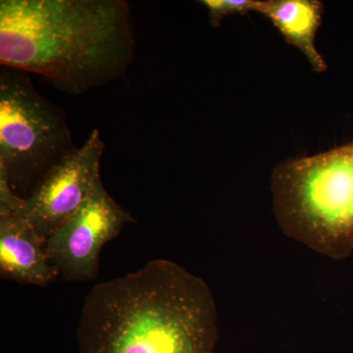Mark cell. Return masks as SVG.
<instances>
[{
	"label": "cell",
	"instance_id": "6da1fadb",
	"mask_svg": "<svg viewBox=\"0 0 353 353\" xmlns=\"http://www.w3.org/2000/svg\"><path fill=\"white\" fill-rule=\"evenodd\" d=\"M124 0H1L0 63L69 94L124 76L136 51Z\"/></svg>",
	"mask_w": 353,
	"mask_h": 353
},
{
	"label": "cell",
	"instance_id": "9c48e42d",
	"mask_svg": "<svg viewBox=\"0 0 353 353\" xmlns=\"http://www.w3.org/2000/svg\"><path fill=\"white\" fill-rule=\"evenodd\" d=\"M257 1L259 0H202L201 3L208 9L211 25L219 27L228 16L255 11Z\"/></svg>",
	"mask_w": 353,
	"mask_h": 353
},
{
	"label": "cell",
	"instance_id": "5b68a950",
	"mask_svg": "<svg viewBox=\"0 0 353 353\" xmlns=\"http://www.w3.org/2000/svg\"><path fill=\"white\" fill-rule=\"evenodd\" d=\"M132 222L99 178L85 203L46 240V255L64 280L94 281L102 248Z\"/></svg>",
	"mask_w": 353,
	"mask_h": 353
},
{
	"label": "cell",
	"instance_id": "7a4b0ae2",
	"mask_svg": "<svg viewBox=\"0 0 353 353\" xmlns=\"http://www.w3.org/2000/svg\"><path fill=\"white\" fill-rule=\"evenodd\" d=\"M217 336L208 285L165 259L94 285L77 332L78 353H213Z\"/></svg>",
	"mask_w": 353,
	"mask_h": 353
},
{
	"label": "cell",
	"instance_id": "52a82bcc",
	"mask_svg": "<svg viewBox=\"0 0 353 353\" xmlns=\"http://www.w3.org/2000/svg\"><path fill=\"white\" fill-rule=\"evenodd\" d=\"M24 199L0 206V274L20 284L44 285L59 273L50 263L43 240L21 212Z\"/></svg>",
	"mask_w": 353,
	"mask_h": 353
},
{
	"label": "cell",
	"instance_id": "3957f363",
	"mask_svg": "<svg viewBox=\"0 0 353 353\" xmlns=\"http://www.w3.org/2000/svg\"><path fill=\"white\" fill-rule=\"evenodd\" d=\"M274 213L290 238L336 260L353 252V141L285 160L271 180Z\"/></svg>",
	"mask_w": 353,
	"mask_h": 353
},
{
	"label": "cell",
	"instance_id": "277c9868",
	"mask_svg": "<svg viewBox=\"0 0 353 353\" xmlns=\"http://www.w3.org/2000/svg\"><path fill=\"white\" fill-rule=\"evenodd\" d=\"M76 148L66 114L34 88L20 70L0 72V170L13 192L27 199Z\"/></svg>",
	"mask_w": 353,
	"mask_h": 353
},
{
	"label": "cell",
	"instance_id": "ba28073f",
	"mask_svg": "<svg viewBox=\"0 0 353 353\" xmlns=\"http://www.w3.org/2000/svg\"><path fill=\"white\" fill-rule=\"evenodd\" d=\"M255 11L270 21L285 41L307 59L316 73H323L328 65L315 46L324 15L319 0H259Z\"/></svg>",
	"mask_w": 353,
	"mask_h": 353
},
{
	"label": "cell",
	"instance_id": "8992f818",
	"mask_svg": "<svg viewBox=\"0 0 353 353\" xmlns=\"http://www.w3.org/2000/svg\"><path fill=\"white\" fill-rule=\"evenodd\" d=\"M103 141L94 130L82 148L55 167L24 199L21 212L43 239L62 226L85 203L101 178Z\"/></svg>",
	"mask_w": 353,
	"mask_h": 353
}]
</instances>
